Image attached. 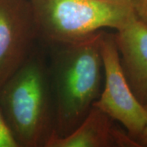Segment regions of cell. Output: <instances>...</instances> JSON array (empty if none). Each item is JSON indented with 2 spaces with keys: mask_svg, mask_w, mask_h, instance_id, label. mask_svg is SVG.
Here are the masks:
<instances>
[{
  "mask_svg": "<svg viewBox=\"0 0 147 147\" xmlns=\"http://www.w3.org/2000/svg\"><path fill=\"white\" fill-rule=\"evenodd\" d=\"M103 30L78 41L43 43L53 97L52 133L57 137L73 131L100 96L104 82Z\"/></svg>",
  "mask_w": 147,
  "mask_h": 147,
  "instance_id": "1",
  "label": "cell"
},
{
  "mask_svg": "<svg viewBox=\"0 0 147 147\" xmlns=\"http://www.w3.org/2000/svg\"><path fill=\"white\" fill-rule=\"evenodd\" d=\"M37 44L0 87V109L19 147L44 146L53 131L46 53Z\"/></svg>",
  "mask_w": 147,
  "mask_h": 147,
  "instance_id": "2",
  "label": "cell"
},
{
  "mask_svg": "<svg viewBox=\"0 0 147 147\" xmlns=\"http://www.w3.org/2000/svg\"><path fill=\"white\" fill-rule=\"evenodd\" d=\"M42 43L78 41L104 29L119 30L134 16L133 0H30Z\"/></svg>",
  "mask_w": 147,
  "mask_h": 147,
  "instance_id": "3",
  "label": "cell"
},
{
  "mask_svg": "<svg viewBox=\"0 0 147 147\" xmlns=\"http://www.w3.org/2000/svg\"><path fill=\"white\" fill-rule=\"evenodd\" d=\"M100 53L104 68L103 87L93 106L123 125L137 142L146 119V110L133 93L120 62L115 34L102 32ZM138 144V143H137Z\"/></svg>",
  "mask_w": 147,
  "mask_h": 147,
  "instance_id": "4",
  "label": "cell"
},
{
  "mask_svg": "<svg viewBox=\"0 0 147 147\" xmlns=\"http://www.w3.org/2000/svg\"><path fill=\"white\" fill-rule=\"evenodd\" d=\"M38 40L30 0H0V87L26 61Z\"/></svg>",
  "mask_w": 147,
  "mask_h": 147,
  "instance_id": "5",
  "label": "cell"
},
{
  "mask_svg": "<svg viewBox=\"0 0 147 147\" xmlns=\"http://www.w3.org/2000/svg\"><path fill=\"white\" fill-rule=\"evenodd\" d=\"M44 147H140L127 131L93 106L73 131L64 137L51 134Z\"/></svg>",
  "mask_w": 147,
  "mask_h": 147,
  "instance_id": "6",
  "label": "cell"
},
{
  "mask_svg": "<svg viewBox=\"0 0 147 147\" xmlns=\"http://www.w3.org/2000/svg\"><path fill=\"white\" fill-rule=\"evenodd\" d=\"M120 62L138 100L147 104V26L134 16L115 33Z\"/></svg>",
  "mask_w": 147,
  "mask_h": 147,
  "instance_id": "7",
  "label": "cell"
},
{
  "mask_svg": "<svg viewBox=\"0 0 147 147\" xmlns=\"http://www.w3.org/2000/svg\"><path fill=\"white\" fill-rule=\"evenodd\" d=\"M0 147H19L0 109Z\"/></svg>",
  "mask_w": 147,
  "mask_h": 147,
  "instance_id": "8",
  "label": "cell"
},
{
  "mask_svg": "<svg viewBox=\"0 0 147 147\" xmlns=\"http://www.w3.org/2000/svg\"><path fill=\"white\" fill-rule=\"evenodd\" d=\"M136 15L147 26V0H133Z\"/></svg>",
  "mask_w": 147,
  "mask_h": 147,
  "instance_id": "9",
  "label": "cell"
},
{
  "mask_svg": "<svg viewBox=\"0 0 147 147\" xmlns=\"http://www.w3.org/2000/svg\"><path fill=\"white\" fill-rule=\"evenodd\" d=\"M145 108L146 110V123L145 126L142 129L141 134L139 137H137V142L138 143L139 146H146L147 147V104L145 105Z\"/></svg>",
  "mask_w": 147,
  "mask_h": 147,
  "instance_id": "10",
  "label": "cell"
}]
</instances>
